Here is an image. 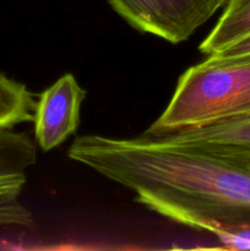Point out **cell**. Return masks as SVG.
<instances>
[{
    "mask_svg": "<svg viewBox=\"0 0 250 251\" xmlns=\"http://www.w3.org/2000/svg\"><path fill=\"white\" fill-rule=\"evenodd\" d=\"M68 156L179 225L213 235L250 225V172L144 134L135 139L83 135L74 140Z\"/></svg>",
    "mask_w": 250,
    "mask_h": 251,
    "instance_id": "obj_1",
    "label": "cell"
},
{
    "mask_svg": "<svg viewBox=\"0 0 250 251\" xmlns=\"http://www.w3.org/2000/svg\"><path fill=\"white\" fill-rule=\"evenodd\" d=\"M250 115V58L206 56L179 77L158 119L144 132L159 135Z\"/></svg>",
    "mask_w": 250,
    "mask_h": 251,
    "instance_id": "obj_2",
    "label": "cell"
},
{
    "mask_svg": "<svg viewBox=\"0 0 250 251\" xmlns=\"http://www.w3.org/2000/svg\"><path fill=\"white\" fill-rule=\"evenodd\" d=\"M130 26L169 43L185 42L228 0H107Z\"/></svg>",
    "mask_w": 250,
    "mask_h": 251,
    "instance_id": "obj_3",
    "label": "cell"
},
{
    "mask_svg": "<svg viewBox=\"0 0 250 251\" xmlns=\"http://www.w3.org/2000/svg\"><path fill=\"white\" fill-rule=\"evenodd\" d=\"M144 135L167 146L211 157L250 172V115L159 135Z\"/></svg>",
    "mask_w": 250,
    "mask_h": 251,
    "instance_id": "obj_4",
    "label": "cell"
},
{
    "mask_svg": "<svg viewBox=\"0 0 250 251\" xmlns=\"http://www.w3.org/2000/svg\"><path fill=\"white\" fill-rule=\"evenodd\" d=\"M37 146L25 132L0 130V232L31 229L34 220L21 196Z\"/></svg>",
    "mask_w": 250,
    "mask_h": 251,
    "instance_id": "obj_5",
    "label": "cell"
},
{
    "mask_svg": "<svg viewBox=\"0 0 250 251\" xmlns=\"http://www.w3.org/2000/svg\"><path fill=\"white\" fill-rule=\"evenodd\" d=\"M86 91L71 74H65L37 100L34 109V137L43 151L59 147L80 124V109Z\"/></svg>",
    "mask_w": 250,
    "mask_h": 251,
    "instance_id": "obj_6",
    "label": "cell"
},
{
    "mask_svg": "<svg viewBox=\"0 0 250 251\" xmlns=\"http://www.w3.org/2000/svg\"><path fill=\"white\" fill-rule=\"evenodd\" d=\"M250 34V0H228L216 26L199 49L206 56L220 53Z\"/></svg>",
    "mask_w": 250,
    "mask_h": 251,
    "instance_id": "obj_7",
    "label": "cell"
},
{
    "mask_svg": "<svg viewBox=\"0 0 250 251\" xmlns=\"http://www.w3.org/2000/svg\"><path fill=\"white\" fill-rule=\"evenodd\" d=\"M37 98L24 83L0 73V130L33 122Z\"/></svg>",
    "mask_w": 250,
    "mask_h": 251,
    "instance_id": "obj_8",
    "label": "cell"
},
{
    "mask_svg": "<svg viewBox=\"0 0 250 251\" xmlns=\"http://www.w3.org/2000/svg\"><path fill=\"white\" fill-rule=\"evenodd\" d=\"M222 248L229 250H250V225L227 229L215 235Z\"/></svg>",
    "mask_w": 250,
    "mask_h": 251,
    "instance_id": "obj_9",
    "label": "cell"
},
{
    "mask_svg": "<svg viewBox=\"0 0 250 251\" xmlns=\"http://www.w3.org/2000/svg\"><path fill=\"white\" fill-rule=\"evenodd\" d=\"M225 59H244L250 58V34L245 38L240 39L237 43L232 44L228 48L223 49L220 53L212 54Z\"/></svg>",
    "mask_w": 250,
    "mask_h": 251,
    "instance_id": "obj_10",
    "label": "cell"
}]
</instances>
